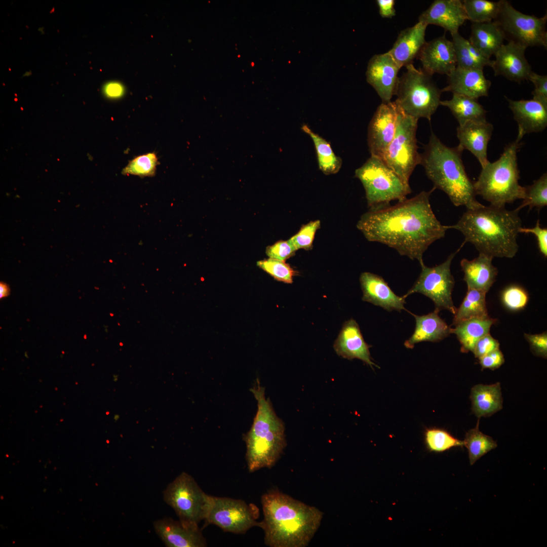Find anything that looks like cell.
I'll return each instance as SVG.
<instances>
[{
    "mask_svg": "<svg viewBox=\"0 0 547 547\" xmlns=\"http://www.w3.org/2000/svg\"><path fill=\"white\" fill-rule=\"evenodd\" d=\"M376 3L381 17L391 18L396 15L394 0H377Z\"/></svg>",
    "mask_w": 547,
    "mask_h": 547,
    "instance_id": "f907efd6",
    "label": "cell"
},
{
    "mask_svg": "<svg viewBox=\"0 0 547 547\" xmlns=\"http://www.w3.org/2000/svg\"><path fill=\"white\" fill-rule=\"evenodd\" d=\"M526 49V47L512 41L503 44L493 60L491 68L494 75H502L518 83L528 80L532 71L525 56Z\"/></svg>",
    "mask_w": 547,
    "mask_h": 547,
    "instance_id": "2e32d148",
    "label": "cell"
},
{
    "mask_svg": "<svg viewBox=\"0 0 547 547\" xmlns=\"http://www.w3.org/2000/svg\"><path fill=\"white\" fill-rule=\"evenodd\" d=\"M9 294V288L7 285L1 283L0 285V295L1 298H3L5 296H7Z\"/></svg>",
    "mask_w": 547,
    "mask_h": 547,
    "instance_id": "816d5d0a",
    "label": "cell"
},
{
    "mask_svg": "<svg viewBox=\"0 0 547 547\" xmlns=\"http://www.w3.org/2000/svg\"><path fill=\"white\" fill-rule=\"evenodd\" d=\"M424 442L431 452L441 453L456 447L463 446V441L454 437L447 431L437 427L427 428L424 432Z\"/></svg>",
    "mask_w": 547,
    "mask_h": 547,
    "instance_id": "8d00e7d4",
    "label": "cell"
},
{
    "mask_svg": "<svg viewBox=\"0 0 547 547\" xmlns=\"http://www.w3.org/2000/svg\"><path fill=\"white\" fill-rule=\"evenodd\" d=\"M479 363L482 369L494 370L500 367L504 362V358L501 351L496 349L479 358Z\"/></svg>",
    "mask_w": 547,
    "mask_h": 547,
    "instance_id": "c3c4849f",
    "label": "cell"
},
{
    "mask_svg": "<svg viewBox=\"0 0 547 547\" xmlns=\"http://www.w3.org/2000/svg\"><path fill=\"white\" fill-rule=\"evenodd\" d=\"M501 300L504 305L511 310L523 308L529 300L527 292L520 287L512 285L505 288L502 293Z\"/></svg>",
    "mask_w": 547,
    "mask_h": 547,
    "instance_id": "b9f144b4",
    "label": "cell"
},
{
    "mask_svg": "<svg viewBox=\"0 0 547 547\" xmlns=\"http://www.w3.org/2000/svg\"><path fill=\"white\" fill-rule=\"evenodd\" d=\"M438 311L422 316L411 313L415 318L416 327L411 336L404 343L408 348H413L414 345L423 341L437 342L444 339L451 333V328L438 315Z\"/></svg>",
    "mask_w": 547,
    "mask_h": 547,
    "instance_id": "4316f807",
    "label": "cell"
},
{
    "mask_svg": "<svg viewBox=\"0 0 547 547\" xmlns=\"http://www.w3.org/2000/svg\"><path fill=\"white\" fill-rule=\"evenodd\" d=\"M505 97L518 125L517 139L521 140L526 134L540 132L545 129L547 108L533 99L513 100Z\"/></svg>",
    "mask_w": 547,
    "mask_h": 547,
    "instance_id": "cb8c5ba5",
    "label": "cell"
},
{
    "mask_svg": "<svg viewBox=\"0 0 547 547\" xmlns=\"http://www.w3.org/2000/svg\"><path fill=\"white\" fill-rule=\"evenodd\" d=\"M486 293L483 291L467 288L464 298L454 315L452 325L471 318L489 317L486 307Z\"/></svg>",
    "mask_w": 547,
    "mask_h": 547,
    "instance_id": "836d02e7",
    "label": "cell"
},
{
    "mask_svg": "<svg viewBox=\"0 0 547 547\" xmlns=\"http://www.w3.org/2000/svg\"><path fill=\"white\" fill-rule=\"evenodd\" d=\"M528 80L534 85V89L532 92V99L547 108V75H540L532 71Z\"/></svg>",
    "mask_w": 547,
    "mask_h": 547,
    "instance_id": "ee69618b",
    "label": "cell"
},
{
    "mask_svg": "<svg viewBox=\"0 0 547 547\" xmlns=\"http://www.w3.org/2000/svg\"><path fill=\"white\" fill-rule=\"evenodd\" d=\"M467 20L462 1L460 0H435L418 17V22L440 26L451 34L458 32Z\"/></svg>",
    "mask_w": 547,
    "mask_h": 547,
    "instance_id": "ac0fdd59",
    "label": "cell"
},
{
    "mask_svg": "<svg viewBox=\"0 0 547 547\" xmlns=\"http://www.w3.org/2000/svg\"><path fill=\"white\" fill-rule=\"evenodd\" d=\"M547 205V174L543 173L529 186L524 187V197L522 203L517 208L520 211L524 207L530 209L535 207L541 209Z\"/></svg>",
    "mask_w": 547,
    "mask_h": 547,
    "instance_id": "74e56055",
    "label": "cell"
},
{
    "mask_svg": "<svg viewBox=\"0 0 547 547\" xmlns=\"http://www.w3.org/2000/svg\"><path fill=\"white\" fill-rule=\"evenodd\" d=\"M462 3L467 20L472 23H483L496 19L500 11L502 0H464Z\"/></svg>",
    "mask_w": 547,
    "mask_h": 547,
    "instance_id": "d590c367",
    "label": "cell"
},
{
    "mask_svg": "<svg viewBox=\"0 0 547 547\" xmlns=\"http://www.w3.org/2000/svg\"><path fill=\"white\" fill-rule=\"evenodd\" d=\"M498 349H499L498 340L488 333L478 340L472 352L475 358H479Z\"/></svg>",
    "mask_w": 547,
    "mask_h": 547,
    "instance_id": "bcb514c9",
    "label": "cell"
},
{
    "mask_svg": "<svg viewBox=\"0 0 547 547\" xmlns=\"http://www.w3.org/2000/svg\"><path fill=\"white\" fill-rule=\"evenodd\" d=\"M502 30L505 39L529 47H547V15L538 18L522 13L502 0L500 11L494 20Z\"/></svg>",
    "mask_w": 547,
    "mask_h": 547,
    "instance_id": "8fae6325",
    "label": "cell"
},
{
    "mask_svg": "<svg viewBox=\"0 0 547 547\" xmlns=\"http://www.w3.org/2000/svg\"><path fill=\"white\" fill-rule=\"evenodd\" d=\"M418 121L401 109L395 137L381 158L407 184L416 166L420 165L416 139Z\"/></svg>",
    "mask_w": 547,
    "mask_h": 547,
    "instance_id": "30bf717a",
    "label": "cell"
},
{
    "mask_svg": "<svg viewBox=\"0 0 547 547\" xmlns=\"http://www.w3.org/2000/svg\"><path fill=\"white\" fill-rule=\"evenodd\" d=\"M521 232L531 233L534 235L537 241L540 252L544 257H547V229L540 226L539 220L537 221L534 227L523 228L522 227L519 230V233Z\"/></svg>",
    "mask_w": 547,
    "mask_h": 547,
    "instance_id": "7dc6e473",
    "label": "cell"
},
{
    "mask_svg": "<svg viewBox=\"0 0 547 547\" xmlns=\"http://www.w3.org/2000/svg\"><path fill=\"white\" fill-rule=\"evenodd\" d=\"M440 105L448 107L457 120L459 126L471 121H486L487 111L477 99L453 94L450 100L441 101Z\"/></svg>",
    "mask_w": 547,
    "mask_h": 547,
    "instance_id": "4dcf8cb0",
    "label": "cell"
},
{
    "mask_svg": "<svg viewBox=\"0 0 547 547\" xmlns=\"http://www.w3.org/2000/svg\"><path fill=\"white\" fill-rule=\"evenodd\" d=\"M448 85L443 92L464 95L477 99L488 96L491 82L487 80L483 70L457 67L448 75Z\"/></svg>",
    "mask_w": 547,
    "mask_h": 547,
    "instance_id": "ffe728a7",
    "label": "cell"
},
{
    "mask_svg": "<svg viewBox=\"0 0 547 547\" xmlns=\"http://www.w3.org/2000/svg\"><path fill=\"white\" fill-rule=\"evenodd\" d=\"M406 68L399 77L395 101L405 114L430 121L440 105L442 90L433 81L432 75L422 69L416 68L413 64Z\"/></svg>",
    "mask_w": 547,
    "mask_h": 547,
    "instance_id": "52a82bcc",
    "label": "cell"
},
{
    "mask_svg": "<svg viewBox=\"0 0 547 547\" xmlns=\"http://www.w3.org/2000/svg\"><path fill=\"white\" fill-rule=\"evenodd\" d=\"M400 68L387 52L374 55L366 71L367 82L375 89L382 103L391 101L395 95Z\"/></svg>",
    "mask_w": 547,
    "mask_h": 547,
    "instance_id": "9a60e30c",
    "label": "cell"
},
{
    "mask_svg": "<svg viewBox=\"0 0 547 547\" xmlns=\"http://www.w3.org/2000/svg\"><path fill=\"white\" fill-rule=\"evenodd\" d=\"M464 244L455 252L451 253L442 263L428 267L421 266V271L414 285L403 296L406 298L414 293H421L432 299L435 305V310L439 312L443 309L449 310L454 315L457 308L454 305L452 292L454 286V279L451 274L450 266L452 261Z\"/></svg>",
    "mask_w": 547,
    "mask_h": 547,
    "instance_id": "7c38bea8",
    "label": "cell"
},
{
    "mask_svg": "<svg viewBox=\"0 0 547 547\" xmlns=\"http://www.w3.org/2000/svg\"><path fill=\"white\" fill-rule=\"evenodd\" d=\"M320 226L319 220L310 221L303 225L299 231L289 240L297 250L300 249L311 250L315 234Z\"/></svg>",
    "mask_w": 547,
    "mask_h": 547,
    "instance_id": "60d3db41",
    "label": "cell"
},
{
    "mask_svg": "<svg viewBox=\"0 0 547 547\" xmlns=\"http://www.w3.org/2000/svg\"><path fill=\"white\" fill-rule=\"evenodd\" d=\"M212 496L200 488L193 477L183 472L167 487L164 500L175 512L184 525L199 527L205 520L210 509Z\"/></svg>",
    "mask_w": 547,
    "mask_h": 547,
    "instance_id": "9c48e42d",
    "label": "cell"
},
{
    "mask_svg": "<svg viewBox=\"0 0 547 547\" xmlns=\"http://www.w3.org/2000/svg\"><path fill=\"white\" fill-rule=\"evenodd\" d=\"M451 36L457 67L481 70L486 66L492 67L493 61L484 56L459 32L452 34Z\"/></svg>",
    "mask_w": 547,
    "mask_h": 547,
    "instance_id": "1f68e13d",
    "label": "cell"
},
{
    "mask_svg": "<svg viewBox=\"0 0 547 547\" xmlns=\"http://www.w3.org/2000/svg\"><path fill=\"white\" fill-rule=\"evenodd\" d=\"M257 265L275 280L287 284L293 283V277L296 274L285 261L270 258L257 261Z\"/></svg>",
    "mask_w": 547,
    "mask_h": 547,
    "instance_id": "ab89813d",
    "label": "cell"
},
{
    "mask_svg": "<svg viewBox=\"0 0 547 547\" xmlns=\"http://www.w3.org/2000/svg\"><path fill=\"white\" fill-rule=\"evenodd\" d=\"M360 282L363 301L380 306L388 311L396 310L400 312L403 309L406 310L405 298L397 295L381 277L364 272L360 276Z\"/></svg>",
    "mask_w": 547,
    "mask_h": 547,
    "instance_id": "7402d4cb",
    "label": "cell"
},
{
    "mask_svg": "<svg viewBox=\"0 0 547 547\" xmlns=\"http://www.w3.org/2000/svg\"><path fill=\"white\" fill-rule=\"evenodd\" d=\"M156 533L168 547H204L206 540L199 527L182 524L179 520L164 518L153 522Z\"/></svg>",
    "mask_w": 547,
    "mask_h": 547,
    "instance_id": "d6986e66",
    "label": "cell"
},
{
    "mask_svg": "<svg viewBox=\"0 0 547 547\" xmlns=\"http://www.w3.org/2000/svg\"><path fill=\"white\" fill-rule=\"evenodd\" d=\"M462 151L457 146H447L432 132L421 154L420 165L434 187L444 191L455 206L473 209L483 205L476 200L474 183L467 175L461 159Z\"/></svg>",
    "mask_w": 547,
    "mask_h": 547,
    "instance_id": "277c9868",
    "label": "cell"
},
{
    "mask_svg": "<svg viewBox=\"0 0 547 547\" xmlns=\"http://www.w3.org/2000/svg\"><path fill=\"white\" fill-rule=\"evenodd\" d=\"M520 141L517 138L507 144L500 158L482 167L477 180L473 182L476 195L491 205L505 207L506 204L524 198V187L519 183L517 163Z\"/></svg>",
    "mask_w": 547,
    "mask_h": 547,
    "instance_id": "8992f818",
    "label": "cell"
},
{
    "mask_svg": "<svg viewBox=\"0 0 547 547\" xmlns=\"http://www.w3.org/2000/svg\"><path fill=\"white\" fill-rule=\"evenodd\" d=\"M493 258L479 253L472 260L465 258L460 261L464 274L463 280L467 288L487 292L496 280L498 270L492 263Z\"/></svg>",
    "mask_w": 547,
    "mask_h": 547,
    "instance_id": "484cf974",
    "label": "cell"
},
{
    "mask_svg": "<svg viewBox=\"0 0 547 547\" xmlns=\"http://www.w3.org/2000/svg\"><path fill=\"white\" fill-rule=\"evenodd\" d=\"M264 518L259 527L270 547H305L320 526L323 513L317 507L272 490L261 497Z\"/></svg>",
    "mask_w": 547,
    "mask_h": 547,
    "instance_id": "7a4b0ae2",
    "label": "cell"
},
{
    "mask_svg": "<svg viewBox=\"0 0 547 547\" xmlns=\"http://www.w3.org/2000/svg\"><path fill=\"white\" fill-rule=\"evenodd\" d=\"M124 86L120 83L112 82L106 84L103 88L104 95L111 99H118L124 94Z\"/></svg>",
    "mask_w": 547,
    "mask_h": 547,
    "instance_id": "681fc988",
    "label": "cell"
},
{
    "mask_svg": "<svg viewBox=\"0 0 547 547\" xmlns=\"http://www.w3.org/2000/svg\"><path fill=\"white\" fill-rule=\"evenodd\" d=\"M158 164V157L154 152L138 156L129 162L123 169L124 175H133L141 177L154 176Z\"/></svg>",
    "mask_w": 547,
    "mask_h": 547,
    "instance_id": "f35d334b",
    "label": "cell"
},
{
    "mask_svg": "<svg viewBox=\"0 0 547 547\" xmlns=\"http://www.w3.org/2000/svg\"><path fill=\"white\" fill-rule=\"evenodd\" d=\"M301 129L309 136L314 142L320 170L326 175L337 173L341 167L342 160L335 155L330 144L308 126L303 125Z\"/></svg>",
    "mask_w": 547,
    "mask_h": 547,
    "instance_id": "d6a6232c",
    "label": "cell"
},
{
    "mask_svg": "<svg viewBox=\"0 0 547 547\" xmlns=\"http://www.w3.org/2000/svg\"><path fill=\"white\" fill-rule=\"evenodd\" d=\"M493 130V125L487 121L468 122L456 129L459 140L457 146L462 151L466 149L473 154L482 168L489 162L487 148Z\"/></svg>",
    "mask_w": 547,
    "mask_h": 547,
    "instance_id": "44dd1931",
    "label": "cell"
},
{
    "mask_svg": "<svg viewBox=\"0 0 547 547\" xmlns=\"http://www.w3.org/2000/svg\"><path fill=\"white\" fill-rule=\"evenodd\" d=\"M355 174L364 187L370 208L389 204L392 201H402L411 192L409 184L377 157L371 155Z\"/></svg>",
    "mask_w": 547,
    "mask_h": 547,
    "instance_id": "ba28073f",
    "label": "cell"
},
{
    "mask_svg": "<svg viewBox=\"0 0 547 547\" xmlns=\"http://www.w3.org/2000/svg\"><path fill=\"white\" fill-rule=\"evenodd\" d=\"M470 399L472 411L477 417L489 416L502 408L500 383L475 385L471 389Z\"/></svg>",
    "mask_w": 547,
    "mask_h": 547,
    "instance_id": "f1b7e54d",
    "label": "cell"
},
{
    "mask_svg": "<svg viewBox=\"0 0 547 547\" xmlns=\"http://www.w3.org/2000/svg\"><path fill=\"white\" fill-rule=\"evenodd\" d=\"M257 402V410L250 430L244 436L246 459L252 473L262 468H271L279 459L286 446L285 426L276 415L264 387L259 381L251 388Z\"/></svg>",
    "mask_w": 547,
    "mask_h": 547,
    "instance_id": "5b68a950",
    "label": "cell"
},
{
    "mask_svg": "<svg viewBox=\"0 0 547 547\" xmlns=\"http://www.w3.org/2000/svg\"><path fill=\"white\" fill-rule=\"evenodd\" d=\"M417 58L422 69L431 75L435 73L448 75L457 66L453 43L445 34L425 42Z\"/></svg>",
    "mask_w": 547,
    "mask_h": 547,
    "instance_id": "e0dca14e",
    "label": "cell"
},
{
    "mask_svg": "<svg viewBox=\"0 0 547 547\" xmlns=\"http://www.w3.org/2000/svg\"><path fill=\"white\" fill-rule=\"evenodd\" d=\"M258 516L255 505L241 499L213 496L205 525L213 524L225 532L244 534L253 527H259Z\"/></svg>",
    "mask_w": 547,
    "mask_h": 547,
    "instance_id": "4fadbf2b",
    "label": "cell"
},
{
    "mask_svg": "<svg viewBox=\"0 0 547 547\" xmlns=\"http://www.w3.org/2000/svg\"><path fill=\"white\" fill-rule=\"evenodd\" d=\"M297 250L289 240L279 241L271 246H267L266 254L270 258L285 261L293 256Z\"/></svg>",
    "mask_w": 547,
    "mask_h": 547,
    "instance_id": "7bdbcfd3",
    "label": "cell"
},
{
    "mask_svg": "<svg viewBox=\"0 0 547 547\" xmlns=\"http://www.w3.org/2000/svg\"><path fill=\"white\" fill-rule=\"evenodd\" d=\"M401 109L395 101L381 103L371 119L368 129L371 155L381 158L395 137Z\"/></svg>",
    "mask_w": 547,
    "mask_h": 547,
    "instance_id": "5bb4252c",
    "label": "cell"
},
{
    "mask_svg": "<svg viewBox=\"0 0 547 547\" xmlns=\"http://www.w3.org/2000/svg\"><path fill=\"white\" fill-rule=\"evenodd\" d=\"M336 354L348 360L358 359L369 365L378 367L373 361L369 348L371 345L364 340L358 323L354 319L346 321L334 345Z\"/></svg>",
    "mask_w": 547,
    "mask_h": 547,
    "instance_id": "603a6c76",
    "label": "cell"
},
{
    "mask_svg": "<svg viewBox=\"0 0 547 547\" xmlns=\"http://www.w3.org/2000/svg\"><path fill=\"white\" fill-rule=\"evenodd\" d=\"M435 188L422 191L410 199L370 208L357 222V227L370 242L395 249L401 255L424 264L425 251L444 237L447 228L438 220L429 197Z\"/></svg>",
    "mask_w": 547,
    "mask_h": 547,
    "instance_id": "6da1fadb",
    "label": "cell"
},
{
    "mask_svg": "<svg viewBox=\"0 0 547 547\" xmlns=\"http://www.w3.org/2000/svg\"><path fill=\"white\" fill-rule=\"evenodd\" d=\"M479 425L478 420L476 426L466 432L463 441V446L468 451L471 465L497 446L496 442L491 437L483 434L479 430Z\"/></svg>",
    "mask_w": 547,
    "mask_h": 547,
    "instance_id": "e575fe53",
    "label": "cell"
},
{
    "mask_svg": "<svg viewBox=\"0 0 547 547\" xmlns=\"http://www.w3.org/2000/svg\"><path fill=\"white\" fill-rule=\"evenodd\" d=\"M427 25L418 22L414 26L402 30L387 52L401 68L412 64L425 43V34Z\"/></svg>",
    "mask_w": 547,
    "mask_h": 547,
    "instance_id": "d4e9b609",
    "label": "cell"
},
{
    "mask_svg": "<svg viewBox=\"0 0 547 547\" xmlns=\"http://www.w3.org/2000/svg\"><path fill=\"white\" fill-rule=\"evenodd\" d=\"M496 321V319L489 317L471 318L454 325V328L451 329V333L456 335L461 344V352H472L478 340L489 333L491 326Z\"/></svg>",
    "mask_w": 547,
    "mask_h": 547,
    "instance_id": "f546056e",
    "label": "cell"
},
{
    "mask_svg": "<svg viewBox=\"0 0 547 547\" xmlns=\"http://www.w3.org/2000/svg\"><path fill=\"white\" fill-rule=\"evenodd\" d=\"M524 337L530 345L532 353L538 357H547V334L544 332L539 334L525 333Z\"/></svg>",
    "mask_w": 547,
    "mask_h": 547,
    "instance_id": "f6af8a7d",
    "label": "cell"
},
{
    "mask_svg": "<svg viewBox=\"0 0 547 547\" xmlns=\"http://www.w3.org/2000/svg\"><path fill=\"white\" fill-rule=\"evenodd\" d=\"M469 42L484 56L490 58L504 44L505 35L497 23H472Z\"/></svg>",
    "mask_w": 547,
    "mask_h": 547,
    "instance_id": "83f0119b",
    "label": "cell"
},
{
    "mask_svg": "<svg viewBox=\"0 0 547 547\" xmlns=\"http://www.w3.org/2000/svg\"><path fill=\"white\" fill-rule=\"evenodd\" d=\"M519 211L483 205L466 209L456 224L446 227L460 231L463 243L472 244L479 253L493 258H513L519 249L517 238L522 227Z\"/></svg>",
    "mask_w": 547,
    "mask_h": 547,
    "instance_id": "3957f363",
    "label": "cell"
}]
</instances>
